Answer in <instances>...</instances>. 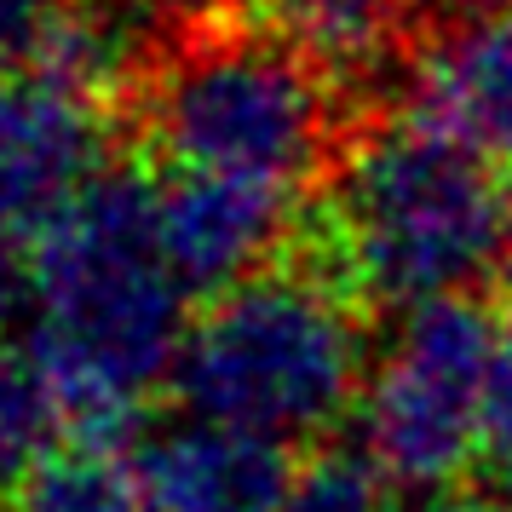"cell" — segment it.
Listing matches in <instances>:
<instances>
[{"label":"cell","instance_id":"obj_1","mask_svg":"<svg viewBox=\"0 0 512 512\" xmlns=\"http://www.w3.org/2000/svg\"><path fill=\"white\" fill-rule=\"evenodd\" d=\"M29 351L81 438H116L156 386H173L190 288L162 248V185L104 162L35 231Z\"/></svg>","mask_w":512,"mask_h":512},{"label":"cell","instance_id":"obj_2","mask_svg":"<svg viewBox=\"0 0 512 512\" xmlns=\"http://www.w3.org/2000/svg\"><path fill=\"white\" fill-rule=\"evenodd\" d=\"M507 167L426 110L374 121L340 150L317 213L334 282L392 311L472 294L512 259Z\"/></svg>","mask_w":512,"mask_h":512},{"label":"cell","instance_id":"obj_3","mask_svg":"<svg viewBox=\"0 0 512 512\" xmlns=\"http://www.w3.org/2000/svg\"><path fill=\"white\" fill-rule=\"evenodd\" d=\"M369 346L357 294L317 271H254L190 323L173 392L185 409L277 443L323 438L363 397Z\"/></svg>","mask_w":512,"mask_h":512},{"label":"cell","instance_id":"obj_4","mask_svg":"<svg viewBox=\"0 0 512 512\" xmlns=\"http://www.w3.org/2000/svg\"><path fill=\"white\" fill-rule=\"evenodd\" d=\"M328 87L334 81L282 29H190V41L139 81V127L167 167L300 190L334 150Z\"/></svg>","mask_w":512,"mask_h":512},{"label":"cell","instance_id":"obj_5","mask_svg":"<svg viewBox=\"0 0 512 512\" xmlns=\"http://www.w3.org/2000/svg\"><path fill=\"white\" fill-rule=\"evenodd\" d=\"M495 346L501 323L472 294L403 311L357 397L363 449L392 484L432 495L478 466Z\"/></svg>","mask_w":512,"mask_h":512},{"label":"cell","instance_id":"obj_6","mask_svg":"<svg viewBox=\"0 0 512 512\" xmlns=\"http://www.w3.org/2000/svg\"><path fill=\"white\" fill-rule=\"evenodd\" d=\"M104 167L98 98L52 70H0V231L35 236Z\"/></svg>","mask_w":512,"mask_h":512},{"label":"cell","instance_id":"obj_7","mask_svg":"<svg viewBox=\"0 0 512 512\" xmlns=\"http://www.w3.org/2000/svg\"><path fill=\"white\" fill-rule=\"evenodd\" d=\"M294 236V190L236 173H190L162 185V248L190 294H225Z\"/></svg>","mask_w":512,"mask_h":512},{"label":"cell","instance_id":"obj_8","mask_svg":"<svg viewBox=\"0 0 512 512\" xmlns=\"http://www.w3.org/2000/svg\"><path fill=\"white\" fill-rule=\"evenodd\" d=\"M288 472V443L196 409L139 443L150 512H277Z\"/></svg>","mask_w":512,"mask_h":512},{"label":"cell","instance_id":"obj_9","mask_svg":"<svg viewBox=\"0 0 512 512\" xmlns=\"http://www.w3.org/2000/svg\"><path fill=\"white\" fill-rule=\"evenodd\" d=\"M415 93L426 116L512 162V0L449 18L420 58Z\"/></svg>","mask_w":512,"mask_h":512},{"label":"cell","instance_id":"obj_10","mask_svg":"<svg viewBox=\"0 0 512 512\" xmlns=\"http://www.w3.org/2000/svg\"><path fill=\"white\" fill-rule=\"evenodd\" d=\"M271 12L340 93H363L369 75L397 64L415 0H277Z\"/></svg>","mask_w":512,"mask_h":512},{"label":"cell","instance_id":"obj_11","mask_svg":"<svg viewBox=\"0 0 512 512\" xmlns=\"http://www.w3.org/2000/svg\"><path fill=\"white\" fill-rule=\"evenodd\" d=\"M0 512H150V495L139 455H121L116 438H75L0 489Z\"/></svg>","mask_w":512,"mask_h":512},{"label":"cell","instance_id":"obj_12","mask_svg":"<svg viewBox=\"0 0 512 512\" xmlns=\"http://www.w3.org/2000/svg\"><path fill=\"white\" fill-rule=\"evenodd\" d=\"M58 420H64V403L52 392L41 357L0 346V489L18 484L47 455Z\"/></svg>","mask_w":512,"mask_h":512},{"label":"cell","instance_id":"obj_13","mask_svg":"<svg viewBox=\"0 0 512 512\" xmlns=\"http://www.w3.org/2000/svg\"><path fill=\"white\" fill-rule=\"evenodd\" d=\"M386 466L369 449H317L288 472L277 512H386Z\"/></svg>","mask_w":512,"mask_h":512},{"label":"cell","instance_id":"obj_14","mask_svg":"<svg viewBox=\"0 0 512 512\" xmlns=\"http://www.w3.org/2000/svg\"><path fill=\"white\" fill-rule=\"evenodd\" d=\"M75 0H0V70L41 64Z\"/></svg>","mask_w":512,"mask_h":512},{"label":"cell","instance_id":"obj_15","mask_svg":"<svg viewBox=\"0 0 512 512\" xmlns=\"http://www.w3.org/2000/svg\"><path fill=\"white\" fill-rule=\"evenodd\" d=\"M478 466L489 478L512 484V328H501V346L489 363V392H484V443Z\"/></svg>","mask_w":512,"mask_h":512},{"label":"cell","instance_id":"obj_16","mask_svg":"<svg viewBox=\"0 0 512 512\" xmlns=\"http://www.w3.org/2000/svg\"><path fill=\"white\" fill-rule=\"evenodd\" d=\"M29 311H35V265L18 254L12 231H0V346L18 323H29Z\"/></svg>","mask_w":512,"mask_h":512},{"label":"cell","instance_id":"obj_17","mask_svg":"<svg viewBox=\"0 0 512 512\" xmlns=\"http://www.w3.org/2000/svg\"><path fill=\"white\" fill-rule=\"evenodd\" d=\"M167 24H185V29H219V24H254L265 18L277 0H156Z\"/></svg>","mask_w":512,"mask_h":512},{"label":"cell","instance_id":"obj_18","mask_svg":"<svg viewBox=\"0 0 512 512\" xmlns=\"http://www.w3.org/2000/svg\"><path fill=\"white\" fill-rule=\"evenodd\" d=\"M403 512H495L489 501H478V495H455V489H432V495H420L415 507Z\"/></svg>","mask_w":512,"mask_h":512}]
</instances>
